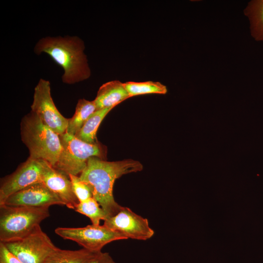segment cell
Wrapping results in <instances>:
<instances>
[{
	"label": "cell",
	"mask_w": 263,
	"mask_h": 263,
	"mask_svg": "<svg viewBox=\"0 0 263 263\" xmlns=\"http://www.w3.org/2000/svg\"><path fill=\"white\" fill-rule=\"evenodd\" d=\"M143 168L140 162L131 159L109 162L93 156L88 160L85 168L79 177L89 186L93 197L109 218L117 214L122 207L113 197V187L115 180L124 174L141 171Z\"/></svg>",
	"instance_id": "obj_1"
},
{
	"label": "cell",
	"mask_w": 263,
	"mask_h": 263,
	"mask_svg": "<svg viewBox=\"0 0 263 263\" xmlns=\"http://www.w3.org/2000/svg\"><path fill=\"white\" fill-rule=\"evenodd\" d=\"M83 41L77 37H47L36 44L35 52L48 54L63 69L62 81L73 84L91 76Z\"/></svg>",
	"instance_id": "obj_2"
},
{
	"label": "cell",
	"mask_w": 263,
	"mask_h": 263,
	"mask_svg": "<svg viewBox=\"0 0 263 263\" xmlns=\"http://www.w3.org/2000/svg\"><path fill=\"white\" fill-rule=\"evenodd\" d=\"M20 135L29 150V158L43 160L55 166L62 150L59 135L44 125L32 111L21 119Z\"/></svg>",
	"instance_id": "obj_3"
},
{
	"label": "cell",
	"mask_w": 263,
	"mask_h": 263,
	"mask_svg": "<svg viewBox=\"0 0 263 263\" xmlns=\"http://www.w3.org/2000/svg\"><path fill=\"white\" fill-rule=\"evenodd\" d=\"M50 216L49 207L0 205V242L21 239Z\"/></svg>",
	"instance_id": "obj_4"
},
{
	"label": "cell",
	"mask_w": 263,
	"mask_h": 263,
	"mask_svg": "<svg viewBox=\"0 0 263 263\" xmlns=\"http://www.w3.org/2000/svg\"><path fill=\"white\" fill-rule=\"evenodd\" d=\"M59 137L62 150L53 168L68 176L80 174L91 157L106 160L107 148L99 142L95 144L87 143L67 132L60 135Z\"/></svg>",
	"instance_id": "obj_5"
},
{
	"label": "cell",
	"mask_w": 263,
	"mask_h": 263,
	"mask_svg": "<svg viewBox=\"0 0 263 263\" xmlns=\"http://www.w3.org/2000/svg\"><path fill=\"white\" fill-rule=\"evenodd\" d=\"M3 244L23 263H44L57 248L40 225L21 239Z\"/></svg>",
	"instance_id": "obj_6"
},
{
	"label": "cell",
	"mask_w": 263,
	"mask_h": 263,
	"mask_svg": "<svg viewBox=\"0 0 263 263\" xmlns=\"http://www.w3.org/2000/svg\"><path fill=\"white\" fill-rule=\"evenodd\" d=\"M55 231L62 238L75 242L83 248L94 253L101 251L105 245L111 242L127 239L104 225L92 224L82 227H59Z\"/></svg>",
	"instance_id": "obj_7"
},
{
	"label": "cell",
	"mask_w": 263,
	"mask_h": 263,
	"mask_svg": "<svg viewBox=\"0 0 263 263\" xmlns=\"http://www.w3.org/2000/svg\"><path fill=\"white\" fill-rule=\"evenodd\" d=\"M49 165L43 160L28 158L14 172L1 179L0 205L12 194L33 184L42 182L43 175Z\"/></svg>",
	"instance_id": "obj_8"
},
{
	"label": "cell",
	"mask_w": 263,
	"mask_h": 263,
	"mask_svg": "<svg viewBox=\"0 0 263 263\" xmlns=\"http://www.w3.org/2000/svg\"><path fill=\"white\" fill-rule=\"evenodd\" d=\"M31 111L41 122L55 132H66L68 119L64 117L56 107L51 94L49 81L41 78L35 88Z\"/></svg>",
	"instance_id": "obj_9"
},
{
	"label": "cell",
	"mask_w": 263,
	"mask_h": 263,
	"mask_svg": "<svg viewBox=\"0 0 263 263\" xmlns=\"http://www.w3.org/2000/svg\"><path fill=\"white\" fill-rule=\"evenodd\" d=\"M103 225L127 239L146 241L151 238L154 234L147 218L125 207H122L115 215L105 219Z\"/></svg>",
	"instance_id": "obj_10"
},
{
	"label": "cell",
	"mask_w": 263,
	"mask_h": 263,
	"mask_svg": "<svg viewBox=\"0 0 263 263\" xmlns=\"http://www.w3.org/2000/svg\"><path fill=\"white\" fill-rule=\"evenodd\" d=\"M33 207L64 205L63 202L42 182L30 185L9 196L2 205Z\"/></svg>",
	"instance_id": "obj_11"
},
{
	"label": "cell",
	"mask_w": 263,
	"mask_h": 263,
	"mask_svg": "<svg viewBox=\"0 0 263 263\" xmlns=\"http://www.w3.org/2000/svg\"><path fill=\"white\" fill-rule=\"evenodd\" d=\"M42 183L61 199L65 206L75 209L79 202L67 175L49 165L43 175Z\"/></svg>",
	"instance_id": "obj_12"
},
{
	"label": "cell",
	"mask_w": 263,
	"mask_h": 263,
	"mask_svg": "<svg viewBox=\"0 0 263 263\" xmlns=\"http://www.w3.org/2000/svg\"><path fill=\"white\" fill-rule=\"evenodd\" d=\"M130 97L124 83L113 80L103 84L99 88L94 100L96 109L114 107Z\"/></svg>",
	"instance_id": "obj_13"
},
{
	"label": "cell",
	"mask_w": 263,
	"mask_h": 263,
	"mask_svg": "<svg viewBox=\"0 0 263 263\" xmlns=\"http://www.w3.org/2000/svg\"><path fill=\"white\" fill-rule=\"evenodd\" d=\"M113 107L97 110L85 121L81 129L75 134L78 139L89 144L98 141L96 138L97 129L106 115Z\"/></svg>",
	"instance_id": "obj_14"
},
{
	"label": "cell",
	"mask_w": 263,
	"mask_h": 263,
	"mask_svg": "<svg viewBox=\"0 0 263 263\" xmlns=\"http://www.w3.org/2000/svg\"><path fill=\"white\" fill-rule=\"evenodd\" d=\"M96 110L94 100L79 99L76 105L74 115L68 119L66 132L75 135L90 115Z\"/></svg>",
	"instance_id": "obj_15"
},
{
	"label": "cell",
	"mask_w": 263,
	"mask_h": 263,
	"mask_svg": "<svg viewBox=\"0 0 263 263\" xmlns=\"http://www.w3.org/2000/svg\"><path fill=\"white\" fill-rule=\"evenodd\" d=\"M94 253L86 249L71 250L57 248L44 263H88Z\"/></svg>",
	"instance_id": "obj_16"
},
{
	"label": "cell",
	"mask_w": 263,
	"mask_h": 263,
	"mask_svg": "<svg viewBox=\"0 0 263 263\" xmlns=\"http://www.w3.org/2000/svg\"><path fill=\"white\" fill-rule=\"evenodd\" d=\"M248 18L251 36L257 41H263V0H252L244 10Z\"/></svg>",
	"instance_id": "obj_17"
},
{
	"label": "cell",
	"mask_w": 263,
	"mask_h": 263,
	"mask_svg": "<svg viewBox=\"0 0 263 263\" xmlns=\"http://www.w3.org/2000/svg\"><path fill=\"white\" fill-rule=\"evenodd\" d=\"M124 85L130 97L139 95L158 94H165L167 93V87L159 82L148 81L145 82L129 81Z\"/></svg>",
	"instance_id": "obj_18"
},
{
	"label": "cell",
	"mask_w": 263,
	"mask_h": 263,
	"mask_svg": "<svg viewBox=\"0 0 263 263\" xmlns=\"http://www.w3.org/2000/svg\"><path fill=\"white\" fill-rule=\"evenodd\" d=\"M75 210L89 218L92 224L94 225H99L101 220L104 221L108 218L105 211L93 197L79 202Z\"/></svg>",
	"instance_id": "obj_19"
},
{
	"label": "cell",
	"mask_w": 263,
	"mask_h": 263,
	"mask_svg": "<svg viewBox=\"0 0 263 263\" xmlns=\"http://www.w3.org/2000/svg\"><path fill=\"white\" fill-rule=\"evenodd\" d=\"M68 176L72 183L74 192L79 202H84L93 197L90 188L87 184L82 181L79 176L72 174H69Z\"/></svg>",
	"instance_id": "obj_20"
},
{
	"label": "cell",
	"mask_w": 263,
	"mask_h": 263,
	"mask_svg": "<svg viewBox=\"0 0 263 263\" xmlns=\"http://www.w3.org/2000/svg\"><path fill=\"white\" fill-rule=\"evenodd\" d=\"M0 263H23L0 242Z\"/></svg>",
	"instance_id": "obj_21"
},
{
	"label": "cell",
	"mask_w": 263,
	"mask_h": 263,
	"mask_svg": "<svg viewBox=\"0 0 263 263\" xmlns=\"http://www.w3.org/2000/svg\"><path fill=\"white\" fill-rule=\"evenodd\" d=\"M88 263H117L108 252L101 251L94 253Z\"/></svg>",
	"instance_id": "obj_22"
}]
</instances>
